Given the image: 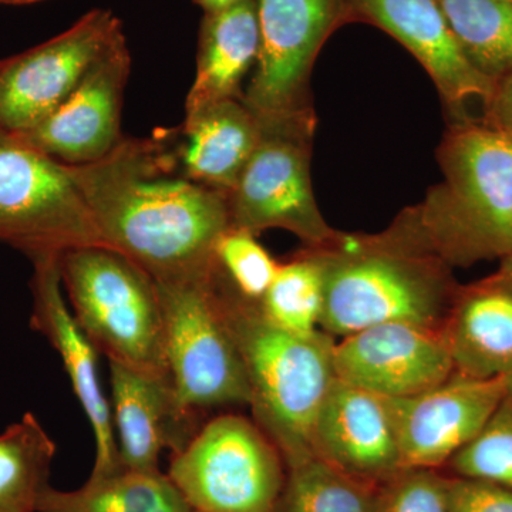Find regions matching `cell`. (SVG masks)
<instances>
[{"label": "cell", "instance_id": "obj_1", "mask_svg": "<svg viewBox=\"0 0 512 512\" xmlns=\"http://www.w3.org/2000/svg\"><path fill=\"white\" fill-rule=\"evenodd\" d=\"M67 168L103 244L161 284L212 274L215 245L231 227L228 194L181 171L171 131L123 137L96 163Z\"/></svg>", "mask_w": 512, "mask_h": 512}, {"label": "cell", "instance_id": "obj_2", "mask_svg": "<svg viewBox=\"0 0 512 512\" xmlns=\"http://www.w3.org/2000/svg\"><path fill=\"white\" fill-rule=\"evenodd\" d=\"M318 249L326 268L320 330L333 339L384 323L443 328L460 285L399 217L380 234H339Z\"/></svg>", "mask_w": 512, "mask_h": 512}, {"label": "cell", "instance_id": "obj_3", "mask_svg": "<svg viewBox=\"0 0 512 512\" xmlns=\"http://www.w3.org/2000/svg\"><path fill=\"white\" fill-rule=\"evenodd\" d=\"M443 181L399 215L450 268L512 252V136L484 120H457L437 150Z\"/></svg>", "mask_w": 512, "mask_h": 512}, {"label": "cell", "instance_id": "obj_4", "mask_svg": "<svg viewBox=\"0 0 512 512\" xmlns=\"http://www.w3.org/2000/svg\"><path fill=\"white\" fill-rule=\"evenodd\" d=\"M211 285L247 372L252 420L278 448L286 468L308 460L316 417L338 379L335 339L323 330L303 336L278 328L258 303L238 295L217 266Z\"/></svg>", "mask_w": 512, "mask_h": 512}, {"label": "cell", "instance_id": "obj_5", "mask_svg": "<svg viewBox=\"0 0 512 512\" xmlns=\"http://www.w3.org/2000/svg\"><path fill=\"white\" fill-rule=\"evenodd\" d=\"M59 264L74 319L97 352L109 362L170 379L153 276L104 244L66 249Z\"/></svg>", "mask_w": 512, "mask_h": 512}, {"label": "cell", "instance_id": "obj_6", "mask_svg": "<svg viewBox=\"0 0 512 512\" xmlns=\"http://www.w3.org/2000/svg\"><path fill=\"white\" fill-rule=\"evenodd\" d=\"M259 120L258 146L228 194L231 227L256 237L268 229H285L306 248L328 247L340 232L325 221L313 195V111Z\"/></svg>", "mask_w": 512, "mask_h": 512}, {"label": "cell", "instance_id": "obj_7", "mask_svg": "<svg viewBox=\"0 0 512 512\" xmlns=\"http://www.w3.org/2000/svg\"><path fill=\"white\" fill-rule=\"evenodd\" d=\"M168 477L195 512H271L284 458L254 420L221 414L173 454Z\"/></svg>", "mask_w": 512, "mask_h": 512}, {"label": "cell", "instance_id": "obj_8", "mask_svg": "<svg viewBox=\"0 0 512 512\" xmlns=\"http://www.w3.org/2000/svg\"><path fill=\"white\" fill-rule=\"evenodd\" d=\"M0 241L29 259L103 244L67 165L0 128ZM106 245V244H104Z\"/></svg>", "mask_w": 512, "mask_h": 512}, {"label": "cell", "instance_id": "obj_9", "mask_svg": "<svg viewBox=\"0 0 512 512\" xmlns=\"http://www.w3.org/2000/svg\"><path fill=\"white\" fill-rule=\"evenodd\" d=\"M211 275L156 282L168 375L178 403L192 414L249 402L247 372L215 301Z\"/></svg>", "mask_w": 512, "mask_h": 512}, {"label": "cell", "instance_id": "obj_10", "mask_svg": "<svg viewBox=\"0 0 512 512\" xmlns=\"http://www.w3.org/2000/svg\"><path fill=\"white\" fill-rule=\"evenodd\" d=\"M259 45L244 103L262 119L309 113V79L328 37L350 20L346 0H256Z\"/></svg>", "mask_w": 512, "mask_h": 512}, {"label": "cell", "instance_id": "obj_11", "mask_svg": "<svg viewBox=\"0 0 512 512\" xmlns=\"http://www.w3.org/2000/svg\"><path fill=\"white\" fill-rule=\"evenodd\" d=\"M121 33L111 10L94 9L59 36L0 60V128L22 134L45 120Z\"/></svg>", "mask_w": 512, "mask_h": 512}, {"label": "cell", "instance_id": "obj_12", "mask_svg": "<svg viewBox=\"0 0 512 512\" xmlns=\"http://www.w3.org/2000/svg\"><path fill=\"white\" fill-rule=\"evenodd\" d=\"M130 70V50L121 33L73 93L45 120L18 136L64 165L96 163L123 140L121 110Z\"/></svg>", "mask_w": 512, "mask_h": 512}, {"label": "cell", "instance_id": "obj_13", "mask_svg": "<svg viewBox=\"0 0 512 512\" xmlns=\"http://www.w3.org/2000/svg\"><path fill=\"white\" fill-rule=\"evenodd\" d=\"M510 389L505 379L453 373L429 390L393 399L403 467H446L476 439Z\"/></svg>", "mask_w": 512, "mask_h": 512}, {"label": "cell", "instance_id": "obj_14", "mask_svg": "<svg viewBox=\"0 0 512 512\" xmlns=\"http://www.w3.org/2000/svg\"><path fill=\"white\" fill-rule=\"evenodd\" d=\"M339 380L404 399L429 390L454 373L443 328L384 323L345 336L333 350Z\"/></svg>", "mask_w": 512, "mask_h": 512}, {"label": "cell", "instance_id": "obj_15", "mask_svg": "<svg viewBox=\"0 0 512 512\" xmlns=\"http://www.w3.org/2000/svg\"><path fill=\"white\" fill-rule=\"evenodd\" d=\"M59 258L60 255H42L30 259L33 264L30 284L33 295L32 326L59 353L72 382L73 392L92 426L96 461L90 477L109 476L123 467L110 402L100 382L97 367L99 352L74 319L64 296Z\"/></svg>", "mask_w": 512, "mask_h": 512}, {"label": "cell", "instance_id": "obj_16", "mask_svg": "<svg viewBox=\"0 0 512 512\" xmlns=\"http://www.w3.org/2000/svg\"><path fill=\"white\" fill-rule=\"evenodd\" d=\"M312 451L366 483L396 476L404 467L393 399L336 379L316 417Z\"/></svg>", "mask_w": 512, "mask_h": 512}, {"label": "cell", "instance_id": "obj_17", "mask_svg": "<svg viewBox=\"0 0 512 512\" xmlns=\"http://www.w3.org/2000/svg\"><path fill=\"white\" fill-rule=\"evenodd\" d=\"M350 20L372 23L402 43L424 67L457 120L470 101L487 103L494 82L468 62L437 0H346Z\"/></svg>", "mask_w": 512, "mask_h": 512}, {"label": "cell", "instance_id": "obj_18", "mask_svg": "<svg viewBox=\"0 0 512 512\" xmlns=\"http://www.w3.org/2000/svg\"><path fill=\"white\" fill-rule=\"evenodd\" d=\"M111 419L120 464L128 470H160L164 450H183L197 433V414L178 403L171 380L109 362Z\"/></svg>", "mask_w": 512, "mask_h": 512}, {"label": "cell", "instance_id": "obj_19", "mask_svg": "<svg viewBox=\"0 0 512 512\" xmlns=\"http://www.w3.org/2000/svg\"><path fill=\"white\" fill-rule=\"evenodd\" d=\"M261 120L244 99H227L185 110L171 130L181 171L195 183L229 194L261 138Z\"/></svg>", "mask_w": 512, "mask_h": 512}, {"label": "cell", "instance_id": "obj_20", "mask_svg": "<svg viewBox=\"0 0 512 512\" xmlns=\"http://www.w3.org/2000/svg\"><path fill=\"white\" fill-rule=\"evenodd\" d=\"M454 373L512 387V288L490 275L458 286L443 326Z\"/></svg>", "mask_w": 512, "mask_h": 512}, {"label": "cell", "instance_id": "obj_21", "mask_svg": "<svg viewBox=\"0 0 512 512\" xmlns=\"http://www.w3.org/2000/svg\"><path fill=\"white\" fill-rule=\"evenodd\" d=\"M261 45L256 0L205 13L198 43L197 74L185 110L227 99H244L242 82L255 67Z\"/></svg>", "mask_w": 512, "mask_h": 512}, {"label": "cell", "instance_id": "obj_22", "mask_svg": "<svg viewBox=\"0 0 512 512\" xmlns=\"http://www.w3.org/2000/svg\"><path fill=\"white\" fill-rule=\"evenodd\" d=\"M37 512H194L177 485L160 470L120 468L103 477H90L74 491L47 487Z\"/></svg>", "mask_w": 512, "mask_h": 512}, {"label": "cell", "instance_id": "obj_23", "mask_svg": "<svg viewBox=\"0 0 512 512\" xmlns=\"http://www.w3.org/2000/svg\"><path fill=\"white\" fill-rule=\"evenodd\" d=\"M56 444L33 413L0 434V512H37Z\"/></svg>", "mask_w": 512, "mask_h": 512}, {"label": "cell", "instance_id": "obj_24", "mask_svg": "<svg viewBox=\"0 0 512 512\" xmlns=\"http://www.w3.org/2000/svg\"><path fill=\"white\" fill-rule=\"evenodd\" d=\"M468 62L497 83L512 69V0H437Z\"/></svg>", "mask_w": 512, "mask_h": 512}, {"label": "cell", "instance_id": "obj_25", "mask_svg": "<svg viewBox=\"0 0 512 512\" xmlns=\"http://www.w3.org/2000/svg\"><path fill=\"white\" fill-rule=\"evenodd\" d=\"M325 291L322 252L306 248L285 264H279L274 282L258 305L265 318L278 328L296 335H313L322 323Z\"/></svg>", "mask_w": 512, "mask_h": 512}, {"label": "cell", "instance_id": "obj_26", "mask_svg": "<svg viewBox=\"0 0 512 512\" xmlns=\"http://www.w3.org/2000/svg\"><path fill=\"white\" fill-rule=\"evenodd\" d=\"M377 488L313 456L286 468L271 512H370Z\"/></svg>", "mask_w": 512, "mask_h": 512}, {"label": "cell", "instance_id": "obj_27", "mask_svg": "<svg viewBox=\"0 0 512 512\" xmlns=\"http://www.w3.org/2000/svg\"><path fill=\"white\" fill-rule=\"evenodd\" d=\"M446 468L453 476L483 478L512 490V387L476 439Z\"/></svg>", "mask_w": 512, "mask_h": 512}, {"label": "cell", "instance_id": "obj_28", "mask_svg": "<svg viewBox=\"0 0 512 512\" xmlns=\"http://www.w3.org/2000/svg\"><path fill=\"white\" fill-rule=\"evenodd\" d=\"M214 261L238 295L255 303L262 301L279 268L278 262L259 244L256 235L232 227L218 238Z\"/></svg>", "mask_w": 512, "mask_h": 512}, {"label": "cell", "instance_id": "obj_29", "mask_svg": "<svg viewBox=\"0 0 512 512\" xmlns=\"http://www.w3.org/2000/svg\"><path fill=\"white\" fill-rule=\"evenodd\" d=\"M448 474L433 468H403L377 488L370 512H448Z\"/></svg>", "mask_w": 512, "mask_h": 512}, {"label": "cell", "instance_id": "obj_30", "mask_svg": "<svg viewBox=\"0 0 512 512\" xmlns=\"http://www.w3.org/2000/svg\"><path fill=\"white\" fill-rule=\"evenodd\" d=\"M448 512H512V490L483 478L448 474Z\"/></svg>", "mask_w": 512, "mask_h": 512}, {"label": "cell", "instance_id": "obj_31", "mask_svg": "<svg viewBox=\"0 0 512 512\" xmlns=\"http://www.w3.org/2000/svg\"><path fill=\"white\" fill-rule=\"evenodd\" d=\"M484 107L483 120L512 136V69L495 83L493 94Z\"/></svg>", "mask_w": 512, "mask_h": 512}, {"label": "cell", "instance_id": "obj_32", "mask_svg": "<svg viewBox=\"0 0 512 512\" xmlns=\"http://www.w3.org/2000/svg\"><path fill=\"white\" fill-rule=\"evenodd\" d=\"M192 2L200 6L204 13H212L231 8V6L237 5L242 0H192Z\"/></svg>", "mask_w": 512, "mask_h": 512}, {"label": "cell", "instance_id": "obj_33", "mask_svg": "<svg viewBox=\"0 0 512 512\" xmlns=\"http://www.w3.org/2000/svg\"><path fill=\"white\" fill-rule=\"evenodd\" d=\"M494 275L497 276L498 279H501V281L505 282V284L510 285L512 288V252L507 256V258L500 261V266H498Z\"/></svg>", "mask_w": 512, "mask_h": 512}, {"label": "cell", "instance_id": "obj_34", "mask_svg": "<svg viewBox=\"0 0 512 512\" xmlns=\"http://www.w3.org/2000/svg\"><path fill=\"white\" fill-rule=\"evenodd\" d=\"M37 2H43V0H0L2 5H32Z\"/></svg>", "mask_w": 512, "mask_h": 512}, {"label": "cell", "instance_id": "obj_35", "mask_svg": "<svg viewBox=\"0 0 512 512\" xmlns=\"http://www.w3.org/2000/svg\"><path fill=\"white\" fill-rule=\"evenodd\" d=\"M195 512V511H194Z\"/></svg>", "mask_w": 512, "mask_h": 512}]
</instances>
